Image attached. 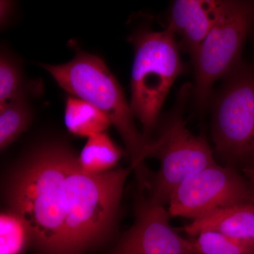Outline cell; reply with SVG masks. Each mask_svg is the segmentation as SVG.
<instances>
[{
  "mask_svg": "<svg viewBox=\"0 0 254 254\" xmlns=\"http://www.w3.org/2000/svg\"><path fill=\"white\" fill-rule=\"evenodd\" d=\"M206 230L220 232L227 237L254 243L253 201L220 209L180 229L190 237Z\"/></svg>",
  "mask_w": 254,
  "mask_h": 254,
  "instance_id": "10",
  "label": "cell"
},
{
  "mask_svg": "<svg viewBox=\"0 0 254 254\" xmlns=\"http://www.w3.org/2000/svg\"><path fill=\"white\" fill-rule=\"evenodd\" d=\"M224 1L177 0L170 8L168 28L192 58L218 19Z\"/></svg>",
  "mask_w": 254,
  "mask_h": 254,
  "instance_id": "9",
  "label": "cell"
},
{
  "mask_svg": "<svg viewBox=\"0 0 254 254\" xmlns=\"http://www.w3.org/2000/svg\"><path fill=\"white\" fill-rule=\"evenodd\" d=\"M252 201L248 182L238 170L213 164L190 175L172 192L170 216L194 220L232 205Z\"/></svg>",
  "mask_w": 254,
  "mask_h": 254,
  "instance_id": "7",
  "label": "cell"
},
{
  "mask_svg": "<svg viewBox=\"0 0 254 254\" xmlns=\"http://www.w3.org/2000/svg\"><path fill=\"white\" fill-rule=\"evenodd\" d=\"M134 48L131 70L130 106L139 120L145 139L156 128L170 88L185 71L176 36L164 31L143 28L130 36Z\"/></svg>",
  "mask_w": 254,
  "mask_h": 254,
  "instance_id": "3",
  "label": "cell"
},
{
  "mask_svg": "<svg viewBox=\"0 0 254 254\" xmlns=\"http://www.w3.org/2000/svg\"><path fill=\"white\" fill-rule=\"evenodd\" d=\"M0 254H23L33 237L29 227L17 213L9 210L0 216Z\"/></svg>",
  "mask_w": 254,
  "mask_h": 254,
  "instance_id": "14",
  "label": "cell"
},
{
  "mask_svg": "<svg viewBox=\"0 0 254 254\" xmlns=\"http://www.w3.org/2000/svg\"><path fill=\"white\" fill-rule=\"evenodd\" d=\"M192 87H184L173 111L159 122L158 134L150 139L148 158L158 159L160 167L150 173L145 193L155 203L168 206L170 195L190 175L216 163L214 151L202 135L187 128L182 113Z\"/></svg>",
  "mask_w": 254,
  "mask_h": 254,
  "instance_id": "4",
  "label": "cell"
},
{
  "mask_svg": "<svg viewBox=\"0 0 254 254\" xmlns=\"http://www.w3.org/2000/svg\"><path fill=\"white\" fill-rule=\"evenodd\" d=\"M123 156L121 148L103 132L88 137L78 159L84 171L100 174L113 170Z\"/></svg>",
  "mask_w": 254,
  "mask_h": 254,
  "instance_id": "12",
  "label": "cell"
},
{
  "mask_svg": "<svg viewBox=\"0 0 254 254\" xmlns=\"http://www.w3.org/2000/svg\"><path fill=\"white\" fill-rule=\"evenodd\" d=\"M13 9V3L9 1H0V22L1 26H4Z\"/></svg>",
  "mask_w": 254,
  "mask_h": 254,
  "instance_id": "17",
  "label": "cell"
},
{
  "mask_svg": "<svg viewBox=\"0 0 254 254\" xmlns=\"http://www.w3.org/2000/svg\"><path fill=\"white\" fill-rule=\"evenodd\" d=\"M244 172L248 177V184L250 185L251 193H252V201L254 203V165L244 169Z\"/></svg>",
  "mask_w": 254,
  "mask_h": 254,
  "instance_id": "18",
  "label": "cell"
},
{
  "mask_svg": "<svg viewBox=\"0 0 254 254\" xmlns=\"http://www.w3.org/2000/svg\"><path fill=\"white\" fill-rule=\"evenodd\" d=\"M132 168L84 171L64 143L37 147L10 174L5 197L38 254H86L113 238Z\"/></svg>",
  "mask_w": 254,
  "mask_h": 254,
  "instance_id": "1",
  "label": "cell"
},
{
  "mask_svg": "<svg viewBox=\"0 0 254 254\" xmlns=\"http://www.w3.org/2000/svg\"><path fill=\"white\" fill-rule=\"evenodd\" d=\"M26 86L19 65L10 55L2 53L0 58V106L26 95Z\"/></svg>",
  "mask_w": 254,
  "mask_h": 254,
  "instance_id": "16",
  "label": "cell"
},
{
  "mask_svg": "<svg viewBox=\"0 0 254 254\" xmlns=\"http://www.w3.org/2000/svg\"><path fill=\"white\" fill-rule=\"evenodd\" d=\"M64 123L71 133L87 138L103 133L112 125L104 113L90 103L73 96L68 97L66 100Z\"/></svg>",
  "mask_w": 254,
  "mask_h": 254,
  "instance_id": "11",
  "label": "cell"
},
{
  "mask_svg": "<svg viewBox=\"0 0 254 254\" xmlns=\"http://www.w3.org/2000/svg\"><path fill=\"white\" fill-rule=\"evenodd\" d=\"M194 254H254V243L206 230L190 239Z\"/></svg>",
  "mask_w": 254,
  "mask_h": 254,
  "instance_id": "15",
  "label": "cell"
},
{
  "mask_svg": "<svg viewBox=\"0 0 254 254\" xmlns=\"http://www.w3.org/2000/svg\"><path fill=\"white\" fill-rule=\"evenodd\" d=\"M133 225L110 254H194L190 240L179 235L170 225L168 208L138 190Z\"/></svg>",
  "mask_w": 254,
  "mask_h": 254,
  "instance_id": "8",
  "label": "cell"
},
{
  "mask_svg": "<svg viewBox=\"0 0 254 254\" xmlns=\"http://www.w3.org/2000/svg\"><path fill=\"white\" fill-rule=\"evenodd\" d=\"M26 95L0 106V148L4 150L26 131L32 119Z\"/></svg>",
  "mask_w": 254,
  "mask_h": 254,
  "instance_id": "13",
  "label": "cell"
},
{
  "mask_svg": "<svg viewBox=\"0 0 254 254\" xmlns=\"http://www.w3.org/2000/svg\"><path fill=\"white\" fill-rule=\"evenodd\" d=\"M254 24V1H223L216 22L192 58L195 81L191 91L199 109L208 104L215 82L240 63L242 47Z\"/></svg>",
  "mask_w": 254,
  "mask_h": 254,
  "instance_id": "6",
  "label": "cell"
},
{
  "mask_svg": "<svg viewBox=\"0 0 254 254\" xmlns=\"http://www.w3.org/2000/svg\"><path fill=\"white\" fill-rule=\"evenodd\" d=\"M214 100V154L222 165H254V73L242 63L225 76Z\"/></svg>",
  "mask_w": 254,
  "mask_h": 254,
  "instance_id": "5",
  "label": "cell"
},
{
  "mask_svg": "<svg viewBox=\"0 0 254 254\" xmlns=\"http://www.w3.org/2000/svg\"><path fill=\"white\" fill-rule=\"evenodd\" d=\"M64 91L93 105L105 114L123 138L137 180H143L150 170V141L135 125L133 112L118 80L99 57L77 49L71 61L59 65L42 64Z\"/></svg>",
  "mask_w": 254,
  "mask_h": 254,
  "instance_id": "2",
  "label": "cell"
}]
</instances>
